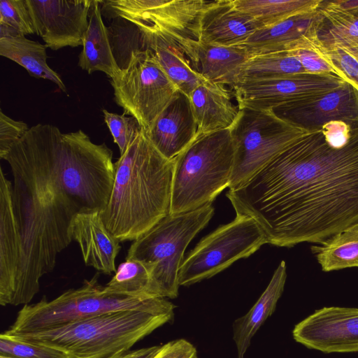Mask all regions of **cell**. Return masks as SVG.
<instances>
[{
	"label": "cell",
	"instance_id": "5bb4252c",
	"mask_svg": "<svg viewBox=\"0 0 358 358\" xmlns=\"http://www.w3.org/2000/svg\"><path fill=\"white\" fill-rule=\"evenodd\" d=\"M278 117L306 131L320 130L332 121L358 127V90L344 83L331 92L300 99L271 110Z\"/></svg>",
	"mask_w": 358,
	"mask_h": 358
},
{
	"label": "cell",
	"instance_id": "9c48e42d",
	"mask_svg": "<svg viewBox=\"0 0 358 358\" xmlns=\"http://www.w3.org/2000/svg\"><path fill=\"white\" fill-rule=\"evenodd\" d=\"M234 159L229 189L245 184L295 140L308 132L271 110L238 108L229 128Z\"/></svg>",
	"mask_w": 358,
	"mask_h": 358
},
{
	"label": "cell",
	"instance_id": "7c38bea8",
	"mask_svg": "<svg viewBox=\"0 0 358 358\" xmlns=\"http://www.w3.org/2000/svg\"><path fill=\"white\" fill-rule=\"evenodd\" d=\"M344 83L334 75L304 73L273 80L241 83L233 89L238 108L271 110L290 101L327 93Z\"/></svg>",
	"mask_w": 358,
	"mask_h": 358
},
{
	"label": "cell",
	"instance_id": "4fadbf2b",
	"mask_svg": "<svg viewBox=\"0 0 358 358\" xmlns=\"http://www.w3.org/2000/svg\"><path fill=\"white\" fill-rule=\"evenodd\" d=\"M208 2L203 0L102 1L103 7L112 17L164 30L178 39L196 38L194 27L196 20Z\"/></svg>",
	"mask_w": 358,
	"mask_h": 358
},
{
	"label": "cell",
	"instance_id": "f1b7e54d",
	"mask_svg": "<svg viewBox=\"0 0 358 358\" xmlns=\"http://www.w3.org/2000/svg\"><path fill=\"white\" fill-rule=\"evenodd\" d=\"M304 73L301 62L289 50L268 52L249 57L241 67L236 85Z\"/></svg>",
	"mask_w": 358,
	"mask_h": 358
},
{
	"label": "cell",
	"instance_id": "5b68a950",
	"mask_svg": "<svg viewBox=\"0 0 358 358\" xmlns=\"http://www.w3.org/2000/svg\"><path fill=\"white\" fill-rule=\"evenodd\" d=\"M234 159L229 129L197 134L174 159L170 214L212 203L229 186Z\"/></svg>",
	"mask_w": 358,
	"mask_h": 358
},
{
	"label": "cell",
	"instance_id": "ab89813d",
	"mask_svg": "<svg viewBox=\"0 0 358 358\" xmlns=\"http://www.w3.org/2000/svg\"><path fill=\"white\" fill-rule=\"evenodd\" d=\"M327 143L335 148L344 146L351 135V127L341 121H332L322 127Z\"/></svg>",
	"mask_w": 358,
	"mask_h": 358
},
{
	"label": "cell",
	"instance_id": "f546056e",
	"mask_svg": "<svg viewBox=\"0 0 358 358\" xmlns=\"http://www.w3.org/2000/svg\"><path fill=\"white\" fill-rule=\"evenodd\" d=\"M311 246L323 271L358 267V224Z\"/></svg>",
	"mask_w": 358,
	"mask_h": 358
},
{
	"label": "cell",
	"instance_id": "603a6c76",
	"mask_svg": "<svg viewBox=\"0 0 358 358\" xmlns=\"http://www.w3.org/2000/svg\"><path fill=\"white\" fill-rule=\"evenodd\" d=\"M197 134L229 129L238 114L225 85L203 81L188 96Z\"/></svg>",
	"mask_w": 358,
	"mask_h": 358
},
{
	"label": "cell",
	"instance_id": "8992f818",
	"mask_svg": "<svg viewBox=\"0 0 358 358\" xmlns=\"http://www.w3.org/2000/svg\"><path fill=\"white\" fill-rule=\"evenodd\" d=\"M175 305L160 297H132L109 294L99 282V273L78 288L69 289L55 299L29 303L17 313L6 334L43 331L76 320L122 310L174 312Z\"/></svg>",
	"mask_w": 358,
	"mask_h": 358
},
{
	"label": "cell",
	"instance_id": "7bdbcfd3",
	"mask_svg": "<svg viewBox=\"0 0 358 358\" xmlns=\"http://www.w3.org/2000/svg\"><path fill=\"white\" fill-rule=\"evenodd\" d=\"M0 358H13V357H5V356L0 355Z\"/></svg>",
	"mask_w": 358,
	"mask_h": 358
},
{
	"label": "cell",
	"instance_id": "52a82bcc",
	"mask_svg": "<svg viewBox=\"0 0 358 358\" xmlns=\"http://www.w3.org/2000/svg\"><path fill=\"white\" fill-rule=\"evenodd\" d=\"M214 212L209 203L194 210L169 214L131 244L125 259L141 261L148 267L157 297L178 296V273L185 251Z\"/></svg>",
	"mask_w": 358,
	"mask_h": 358
},
{
	"label": "cell",
	"instance_id": "277c9868",
	"mask_svg": "<svg viewBox=\"0 0 358 358\" xmlns=\"http://www.w3.org/2000/svg\"><path fill=\"white\" fill-rule=\"evenodd\" d=\"M174 312L115 311L51 329L14 334L16 340L52 348L72 358H110L130 350L145 336L171 322Z\"/></svg>",
	"mask_w": 358,
	"mask_h": 358
},
{
	"label": "cell",
	"instance_id": "d6a6232c",
	"mask_svg": "<svg viewBox=\"0 0 358 358\" xmlns=\"http://www.w3.org/2000/svg\"><path fill=\"white\" fill-rule=\"evenodd\" d=\"M318 22L292 44L287 50L299 59L306 73L334 75L350 84L345 75L333 63L327 48L319 39L317 33Z\"/></svg>",
	"mask_w": 358,
	"mask_h": 358
},
{
	"label": "cell",
	"instance_id": "ba28073f",
	"mask_svg": "<svg viewBox=\"0 0 358 358\" xmlns=\"http://www.w3.org/2000/svg\"><path fill=\"white\" fill-rule=\"evenodd\" d=\"M61 184L80 212L103 211L115 180L113 151L96 144L83 130L57 134Z\"/></svg>",
	"mask_w": 358,
	"mask_h": 358
},
{
	"label": "cell",
	"instance_id": "1f68e13d",
	"mask_svg": "<svg viewBox=\"0 0 358 358\" xmlns=\"http://www.w3.org/2000/svg\"><path fill=\"white\" fill-rule=\"evenodd\" d=\"M107 293L132 297H157L148 267L134 259H125L104 286Z\"/></svg>",
	"mask_w": 358,
	"mask_h": 358
},
{
	"label": "cell",
	"instance_id": "60d3db41",
	"mask_svg": "<svg viewBox=\"0 0 358 358\" xmlns=\"http://www.w3.org/2000/svg\"><path fill=\"white\" fill-rule=\"evenodd\" d=\"M161 345L143 348L135 350H128L110 358H152L161 348Z\"/></svg>",
	"mask_w": 358,
	"mask_h": 358
},
{
	"label": "cell",
	"instance_id": "6da1fadb",
	"mask_svg": "<svg viewBox=\"0 0 358 358\" xmlns=\"http://www.w3.org/2000/svg\"><path fill=\"white\" fill-rule=\"evenodd\" d=\"M227 196L278 247L320 243L358 224V127L341 148L322 129L304 134Z\"/></svg>",
	"mask_w": 358,
	"mask_h": 358
},
{
	"label": "cell",
	"instance_id": "7402d4cb",
	"mask_svg": "<svg viewBox=\"0 0 358 358\" xmlns=\"http://www.w3.org/2000/svg\"><path fill=\"white\" fill-rule=\"evenodd\" d=\"M132 24V23H131ZM140 34L144 49L150 50L179 91L189 94L206 80L195 71L177 38L164 30L133 22Z\"/></svg>",
	"mask_w": 358,
	"mask_h": 358
},
{
	"label": "cell",
	"instance_id": "ac0fdd59",
	"mask_svg": "<svg viewBox=\"0 0 358 358\" xmlns=\"http://www.w3.org/2000/svg\"><path fill=\"white\" fill-rule=\"evenodd\" d=\"M22 261V243L13 203V183L0 169V304L10 305Z\"/></svg>",
	"mask_w": 358,
	"mask_h": 358
},
{
	"label": "cell",
	"instance_id": "e575fe53",
	"mask_svg": "<svg viewBox=\"0 0 358 358\" xmlns=\"http://www.w3.org/2000/svg\"><path fill=\"white\" fill-rule=\"evenodd\" d=\"M0 355L13 358H72L60 350L16 340L2 334L0 335Z\"/></svg>",
	"mask_w": 358,
	"mask_h": 358
},
{
	"label": "cell",
	"instance_id": "cb8c5ba5",
	"mask_svg": "<svg viewBox=\"0 0 358 358\" xmlns=\"http://www.w3.org/2000/svg\"><path fill=\"white\" fill-rule=\"evenodd\" d=\"M286 264L282 261L262 295L250 310L236 319L233 324V339L237 349V358H243L251 339L266 320L275 310L286 281Z\"/></svg>",
	"mask_w": 358,
	"mask_h": 358
},
{
	"label": "cell",
	"instance_id": "f35d334b",
	"mask_svg": "<svg viewBox=\"0 0 358 358\" xmlns=\"http://www.w3.org/2000/svg\"><path fill=\"white\" fill-rule=\"evenodd\" d=\"M152 358H198L196 348L189 341L180 338L162 345Z\"/></svg>",
	"mask_w": 358,
	"mask_h": 358
},
{
	"label": "cell",
	"instance_id": "4dcf8cb0",
	"mask_svg": "<svg viewBox=\"0 0 358 358\" xmlns=\"http://www.w3.org/2000/svg\"><path fill=\"white\" fill-rule=\"evenodd\" d=\"M322 0H233L235 6L270 27L292 16L315 11Z\"/></svg>",
	"mask_w": 358,
	"mask_h": 358
},
{
	"label": "cell",
	"instance_id": "83f0119b",
	"mask_svg": "<svg viewBox=\"0 0 358 358\" xmlns=\"http://www.w3.org/2000/svg\"><path fill=\"white\" fill-rule=\"evenodd\" d=\"M46 45L31 41L25 36L0 38V55L24 68L33 77L48 80L64 92L66 87L60 76L47 64Z\"/></svg>",
	"mask_w": 358,
	"mask_h": 358
},
{
	"label": "cell",
	"instance_id": "74e56055",
	"mask_svg": "<svg viewBox=\"0 0 358 358\" xmlns=\"http://www.w3.org/2000/svg\"><path fill=\"white\" fill-rule=\"evenodd\" d=\"M27 124L15 120L1 110L0 111V157L8 152L11 147L29 130Z\"/></svg>",
	"mask_w": 358,
	"mask_h": 358
},
{
	"label": "cell",
	"instance_id": "484cf974",
	"mask_svg": "<svg viewBox=\"0 0 358 358\" xmlns=\"http://www.w3.org/2000/svg\"><path fill=\"white\" fill-rule=\"evenodd\" d=\"M318 9L299 14L270 27H264L252 34L241 46L250 57L268 52L287 50L318 22Z\"/></svg>",
	"mask_w": 358,
	"mask_h": 358
},
{
	"label": "cell",
	"instance_id": "44dd1931",
	"mask_svg": "<svg viewBox=\"0 0 358 358\" xmlns=\"http://www.w3.org/2000/svg\"><path fill=\"white\" fill-rule=\"evenodd\" d=\"M179 43L193 69L206 80L234 87L242 64L250 57L242 46H220L184 38Z\"/></svg>",
	"mask_w": 358,
	"mask_h": 358
},
{
	"label": "cell",
	"instance_id": "e0dca14e",
	"mask_svg": "<svg viewBox=\"0 0 358 358\" xmlns=\"http://www.w3.org/2000/svg\"><path fill=\"white\" fill-rule=\"evenodd\" d=\"M264 26L238 10L233 0L209 1L200 13L194 27L196 38L220 46H241Z\"/></svg>",
	"mask_w": 358,
	"mask_h": 358
},
{
	"label": "cell",
	"instance_id": "8d00e7d4",
	"mask_svg": "<svg viewBox=\"0 0 358 358\" xmlns=\"http://www.w3.org/2000/svg\"><path fill=\"white\" fill-rule=\"evenodd\" d=\"M333 63L358 90V51L344 47L327 48Z\"/></svg>",
	"mask_w": 358,
	"mask_h": 358
},
{
	"label": "cell",
	"instance_id": "ffe728a7",
	"mask_svg": "<svg viewBox=\"0 0 358 358\" xmlns=\"http://www.w3.org/2000/svg\"><path fill=\"white\" fill-rule=\"evenodd\" d=\"M71 236L78 244L87 266L106 275L116 272L120 241L106 227L101 211L78 213L72 224Z\"/></svg>",
	"mask_w": 358,
	"mask_h": 358
},
{
	"label": "cell",
	"instance_id": "2e32d148",
	"mask_svg": "<svg viewBox=\"0 0 358 358\" xmlns=\"http://www.w3.org/2000/svg\"><path fill=\"white\" fill-rule=\"evenodd\" d=\"M36 34L57 50L83 45L92 0H27Z\"/></svg>",
	"mask_w": 358,
	"mask_h": 358
},
{
	"label": "cell",
	"instance_id": "8fae6325",
	"mask_svg": "<svg viewBox=\"0 0 358 358\" xmlns=\"http://www.w3.org/2000/svg\"><path fill=\"white\" fill-rule=\"evenodd\" d=\"M268 243L257 222L236 214L234 220L203 237L183 260L178 273L180 286L208 279L247 258Z\"/></svg>",
	"mask_w": 358,
	"mask_h": 358
},
{
	"label": "cell",
	"instance_id": "9a60e30c",
	"mask_svg": "<svg viewBox=\"0 0 358 358\" xmlns=\"http://www.w3.org/2000/svg\"><path fill=\"white\" fill-rule=\"evenodd\" d=\"M292 336L324 353L358 352V308L324 307L295 325Z\"/></svg>",
	"mask_w": 358,
	"mask_h": 358
},
{
	"label": "cell",
	"instance_id": "7a4b0ae2",
	"mask_svg": "<svg viewBox=\"0 0 358 358\" xmlns=\"http://www.w3.org/2000/svg\"><path fill=\"white\" fill-rule=\"evenodd\" d=\"M59 129L37 124L1 158L13 174V203L22 243V261L11 306L29 304L40 280L53 271L59 253L73 241L72 224L79 213L59 179Z\"/></svg>",
	"mask_w": 358,
	"mask_h": 358
},
{
	"label": "cell",
	"instance_id": "836d02e7",
	"mask_svg": "<svg viewBox=\"0 0 358 358\" xmlns=\"http://www.w3.org/2000/svg\"><path fill=\"white\" fill-rule=\"evenodd\" d=\"M0 24L18 35L36 34L27 0H1Z\"/></svg>",
	"mask_w": 358,
	"mask_h": 358
},
{
	"label": "cell",
	"instance_id": "d6986e66",
	"mask_svg": "<svg viewBox=\"0 0 358 358\" xmlns=\"http://www.w3.org/2000/svg\"><path fill=\"white\" fill-rule=\"evenodd\" d=\"M197 131L189 99L178 90L145 133L161 155L173 160L195 138Z\"/></svg>",
	"mask_w": 358,
	"mask_h": 358
},
{
	"label": "cell",
	"instance_id": "3957f363",
	"mask_svg": "<svg viewBox=\"0 0 358 358\" xmlns=\"http://www.w3.org/2000/svg\"><path fill=\"white\" fill-rule=\"evenodd\" d=\"M114 165L101 217L120 242L134 241L170 214L174 159L161 155L142 129Z\"/></svg>",
	"mask_w": 358,
	"mask_h": 358
},
{
	"label": "cell",
	"instance_id": "d590c367",
	"mask_svg": "<svg viewBox=\"0 0 358 358\" xmlns=\"http://www.w3.org/2000/svg\"><path fill=\"white\" fill-rule=\"evenodd\" d=\"M104 121L119 148L120 155L131 145L142 130L138 121L133 117H127L125 114L118 115L103 110Z\"/></svg>",
	"mask_w": 358,
	"mask_h": 358
},
{
	"label": "cell",
	"instance_id": "30bf717a",
	"mask_svg": "<svg viewBox=\"0 0 358 358\" xmlns=\"http://www.w3.org/2000/svg\"><path fill=\"white\" fill-rule=\"evenodd\" d=\"M115 102L148 132L178 89L149 49L133 50L127 66L111 79Z\"/></svg>",
	"mask_w": 358,
	"mask_h": 358
},
{
	"label": "cell",
	"instance_id": "d4e9b609",
	"mask_svg": "<svg viewBox=\"0 0 358 358\" xmlns=\"http://www.w3.org/2000/svg\"><path fill=\"white\" fill-rule=\"evenodd\" d=\"M101 1L92 0L78 65L89 74L99 71L112 79L119 73L121 68L114 57L108 29L102 20Z\"/></svg>",
	"mask_w": 358,
	"mask_h": 358
},
{
	"label": "cell",
	"instance_id": "4316f807",
	"mask_svg": "<svg viewBox=\"0 0 358 358\" xmlns=\"http://www.w3.org/2000/svg\"><path fill=\"white\" fill-rule=\"evenodd\" d=\"M317 33L327 48L344 47L358 51V11L343 9L333 1H323Z\"/></svg>",
	"mask_w": 358,
	"mask_h": 358
},
{
	"label": "cell",
	"instance_id": "b9f144b4",
	"mask_svg": "<svg viewBox=\"0 0 358 358\" xmlns=\"http://www.w3.org/2000/svg\"><path fill=\"white\" fill-rule=\"evenodd\" d=\"M333 1L343 9L358 11V0H334Z\"/></svg>",
	"mask_w": 358,
	"mask_h": 358
}]
</instances>
